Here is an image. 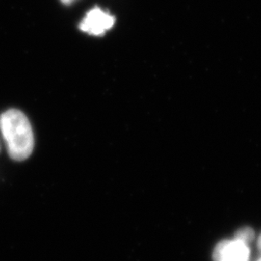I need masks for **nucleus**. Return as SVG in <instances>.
Wrapping results in <instances>:
<instances>
[{
    "mask_svg": "<svg viewBox=\"0 0 261 261\" xmlns=\"http://www.w3.org/2000/svg\"><path fill=\"white\" fill-rule=\"evenodd\" d=\"M0 130L10 157L16 161L28 159L34 148L31 124L23 112L8 110L0 116Z\"/></svg>",
    "mask_w": 261,
    "mask_h": 261,
    "instance_id": "nucleus-1",
    "label": "nucleus"
},
{
    "mask_svg": "<svg viewBox=\"0 0 261 261\" xmlns=\"http://www.w3.org/2000/svg\"><path fill=\"white\" fill-rule=\"evenodd\" d=\"M114 21V18L110 13L96 7L86 14L80 24V28L88 34L100 36L113 27Z\"/></svg>",
    "mask_w": 261,
    "mask_h": 261,
    "instance_id": "nucleus-2",
    "label": "nucleus"
},
{
    "mask_svg": "<svg viewBox=\"0 0 261 261\" xmlns=\"http://www.w3.org/2000/svg\"><path fill=\"white\" fill-rule=\"evenodd\" d=\"M250 251L247 244L236 239L218 243L212 253L213 261H248Z\"/></svg>",
    "mask_w": 261,
    "mask_h": 261,
    "instance_id": "nucleus-3",
    "label": "nucleus"
},
{
    "mask_svg": "<svg viewBox=\"0 0 261 261\" xmlns=\"http://www.w3.org/2000/svg\"><path fill=\"white\" fill-rule=\"evenodd\" d=\"M254 237V232L252 230V228L250 227H244L239 229L236 234H235V238L236 240L240 241V242L244 243V244H247L251 242L252 239Z\"/></svg>",
    "mask_w": 261,
    "mask_h": 261,
    "instance_id": "nucleus-4",
    "label": "nucleus"
},
{
    "mask_svg": "<svg viewBox=\"0 0 261 261\" xmlns=\"http://www.w3.org/2000/svg\"><path fill=\"white\" fill-rule=\"evenodd\" d=\"M257 245H258V248H259V250L261 251V236L259 237V239H258V243H257Z\"/></svg>",
    "mask_w": 261,
    "mask_h": 261,
    "instance_id": "nucleus-5",
    "label": "nucleus"
},
{
    "mask_svg": "<svg viewBox=\"0 0 261 261\" xmlns=\"http://www.w3.org/2000/svg\"><path fill=\"white\" fill-rule=\"evenodd\" d=\"M63 2H65V3H68V2H71V1H73V0H62Z\"/></svg>",
    "mask_w": 261,
    "mask_h": 261,
    "instance_id": "nucleus-6",
    "label": "nucleus"
},
{
    "mask_svg": "<svg viewBox=\"0 0 261 261\" xmlns=\"http://www.w3.org/2000/svg\"><path fill=\"white\" fill-rule=\"evenodd\" d=\"M259 261H261V260H259Z\"/></svg>",
    "mask_w": 261,
    "mask_h": 261,
    "instance_id": "nucleus-7",
    "label": "nucleus"
}]
</instances>
